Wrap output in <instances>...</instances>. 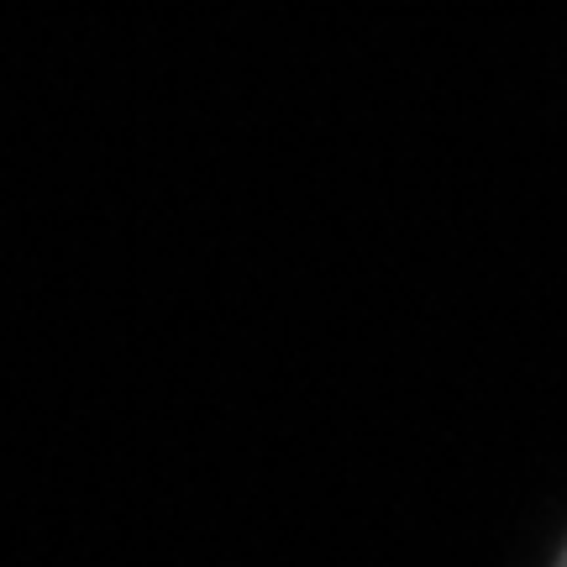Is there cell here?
I'll list each match as a JSON object with an SVG mask.
<instances>
[{
    "label": "cell",
    "instance_id": "6da1fadb",
    "mask_svg": "<svg viewBox=\"0 0 567 567\" xmlns=\"http://www.w3.org/2000/svg\"><path fill=\"white\" fill-rule=\"evenodd\" d=\"M563 567H567V563H563Z\"/></svg>",
    "mask_w": 567,
    "mask_h": 567
}]
</instances>
